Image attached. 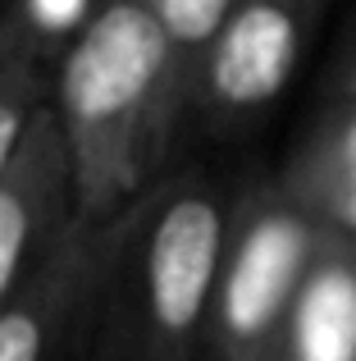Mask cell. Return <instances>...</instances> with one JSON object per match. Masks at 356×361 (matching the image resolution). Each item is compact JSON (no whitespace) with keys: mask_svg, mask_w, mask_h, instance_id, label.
I'll return each instance as SVG.
<instances>
[{"mask_svg":"<svg viewBox=\"0 0 356 361\" xmlns=\"http://www.w3.org/2000/svg\"><path fill=\"white\" fill-rule=\"evenodd\" d=\"M51 110L73 169L78 220H119L174 169L187 106L151 0H106L55 60Z\"/></svg>","mask_w":356,"mask_h":361,"instance_id":"6da1fadb","label":"cell"},{"mask_svg":"<svg viewBox=\"0 0 356 361\" xmlns=\"http://www.w3.org/2000/svg\"><path fill=\"white\" fill-rule=\"evenodd\" d=\"M55 60L60 55L9 5H0V174L14 165L32 123L51 106Z\"/></svg>","mask_w":356,"mask_h":361,"instance_id":"9c48e42d","label":"cell"},{"mask_svg":"<svg viewBox=\"0 0 356 361\" xmlns=\"http://www.w3.org/2000/svg\"><path fill=\"white\" fill-rule=\"evenodd\" d=\"M238 183L170 169L128 206L87 361H201Z\"/></svg>","mask_w":356,"mask_h":361,"instance_id":"7a4b0ae2","label":"cell"},{"mask_svg":"<svg viewBox=\"0 0 356 361\" xmlns=\"http://www.w3.org/2000/svg\"><path fill=\"white\" fill-rule=\"evenodd\" d=\"M329 224L284 174L238 183L201 361H269Z\"/></svg>","mask_w":356,"mask_h":361,"instance_id":"3957f363","label":"cell"},{"mask_svg":"<svg viewBox=\"0 0 356 361\" xmlns=\"http://www.w3.org/2000/svg\"><path fill=\"white\" fill-rule=\"evenodd\" d=\"M329 0H238L205 55L187 128L233 137L269 115L297 78Z\"/></svg>","mask_w":356,"mask_h":361,"instance_id":"277c9868","label":"cell"},{"mask_svg":"<svg viewBox=\"0 0 356 361\" xmlns=\"http://www.w3.org/2000/svg\"><path fill=\"white\" fill-rule=\"evenodd\" d=\"M284 178L338 233H356V110L324 101L315 133L302 142Z\"/></svg>","mask_w":356,"mask_h":361,"instance_id":"ba28073f","label":"cell"},{"mask_svg":"<svg viewBox=\"0 0 356 361\" xmlns=\"http://www.w3.org/2000/svg\"><path fill=\"white\" fill-rule=\"evenodd\" d=\"M124 215L69 224L37 274L0 307V361H87Z\"/></svg>","mask_w":356,"mask_h":361,"instance_id":"5b68a950","label":"cell"},{"mask_svg":"<svg viewBox=\"0 0 356 361\" xmlns=\"http://www.w3.org/2000/svg\"><path fill=\"white\" fill-rule=\"evenodd\" d=\"M73 220L78 202H73L69 151L55 110L46 106L14 165L0 174V307L37 274V265L55 252Z\"/></svg>","mask_w":356,"mask_h":361,"instance_id":"8992f818","label":"cell"},{"mask_svg":"<svg viewBox=\"0 0 356 361\" xmlns=\"http://www.w3.org/2000/svg\"><path fill=\"white\" fill-rule=\"evenodd\" d=\"M329 101L356 110V14H352V27H348V42H343L338 60H333V73H329Z\"/></svg>","mask_w":356,"mask_h":361,"instance_id":"8fae6325","label":"cell"},{"mask_svg":"<svg viewBox=\"0 0 356 361\" xmlns=\"http://www.w3.org/2000/svg\"><path fill=\"white\" fill-rule=\"evenodd\" d=\"M269 361H356V233L329 229Z\"/></svg>","mask_w":356,"mask_h":361,"instance_id":"52a82bcc","label":"cell"},{"mask_svg":"<svg viewBox=\"0 0 356 361\" xmlns=\"http://www.w3.org/2000/svg\"><path fill=\"white\" fill-rule=\"evenodd\" d=\"M233 5L238 0H151L155 23H160L165 46H170L174 87L187 106V123H192V97H196V82H201L205 55H210Z\"/></svg>","mask_w":356,"mask_h":361,"instance_id":"30bf717a","label":"cell"}]
</instances>
